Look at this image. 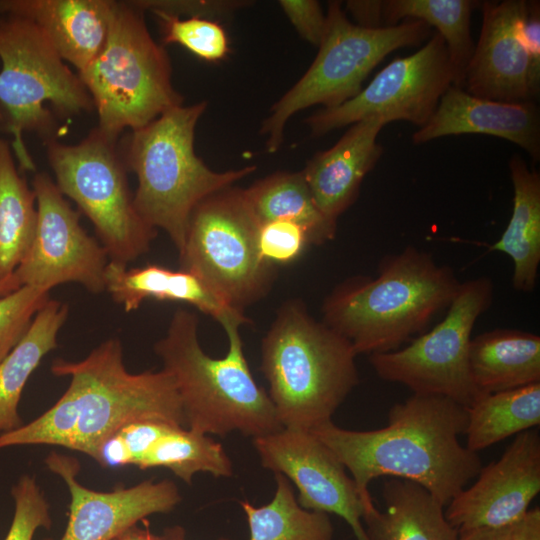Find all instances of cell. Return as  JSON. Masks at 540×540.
<instances>
[{"label":"cell","mask_w":540,"mask_h":540,"mask_svg":"<svg viewBox=\"0 0 540 540\" xmlns=\"http://www.w3.org/2000/svg\"><path fill=\"white\" fill-rule=\"evenodd\" d=\"M45 463L64 480L71 496L68 523L59 540H115L140 520L169 513L181 501L176 484L168 479H148L132 487L99 492L79 483L76 458L52 451Z\"/></svg>","instance_id":"e0dca14e"},{"label":"cell","mask_w":540,"mask_h":540,"mask_svg":"<svg viewBox=\"0 0 540 540\" xmlns=\"http://www.w3.org/2000/svg\"><path fill=\"white\" fill-rule=\"evenodd\" d=\"M164 467L191 484L194 474L209 473L230 477L232 461L223 446L209 437L184 427L173 426L155 444L138 467L141 470Z\"/></svg>","instance_id":"1f68e13d"},{"label":"cell","mask_w":540,"mask_h":540,"mask_svg":"<svg viewBox=\"0 0 540 540\" xmlns=\"http://www.w3.org/2000/svg\"><path fill=\"white\" fill-rule=\"evenodd\" d=\"M37 226L33 189L19 174L10 143L0 138V282L14 275Z\"/></svg>","instance_id":"83f0119b"},{"label":"cell","mask_w":540,"mask_h":540,"mask_svg":"<svg viewBox=\"0 0 540 540\" xmlns=\"http://www.w3.org/2000/svg\"><path fill=\"white\" fill-rule=\"evenodd\" d=\"M356 356L302 301L285 302L261 345V371L283 428L310 431L331 421L359 383Z\"/></svg>","instance_id":"5b68a950"},{"label":"cell","mask_w":540,"mask_h":540,"mask_svg":"<svg viewBox=\"0 0 540 540\" xmlns=\"http://www.w3.org/2000/svg\"><path fill=\"white\" fill-rule=\"evenodd\" d=\"M477 480L455 496L444 510L459 531L512 526L540 492V434L529 429L497 461L482 467Z\"/></svg>","instance_id":"2e32d148"},{"label":"cell","mask_w":540,"mask_h":540,"mask_svg":"<svg viewBox=\"0 0 540 540\" xmlns=\"http://www.w3.org/2000/svg\"><path fill=\"white\" fill-rule=\"evenodd\" d=\"M11 494L15 510L4 540H32L38 528L51 527L49 504L34 477L21 476L12 487Z\"/></svg>","instance_id":"e575fe53"},{"label":"cell","mask_w":540,"mask_h":540,"mask_svg":"<svg viewBox=\"0 0 540 540\" xmlns=\"http://www.w3.org/2000/svg\"><path fill=\"white\" fill-rule=\"evenodd\" d=\"M467 420V409L449 398L413 394L390 408L383 428L348 430L331 420L310 432L351 473L364 512L375 507L369 484L381 476L417 483L446 507L483 467L459 441Z\"/></svg>","instance_id":"6da1fadb"},{"label":"cell","mask_w":540,"mask_h":540,"mask_svg":"<svg viewBox=\"0 0 540 540\" xmlns=\"http://www.w3.org/2000/svg\"><path fill=\"white\" fill-rule=\"evenodd\" d=\"M259 224L288 220L299 224L311 245H323L336 236L337 223L317 207L302 171H279L244 189Z\"/></svg>","instance_id":"4316f807"},{"label":"cell","mask_w":540,"mask_h":540,"mask_svg":"<svg viewBox=\"0 0 540 540\" xmlns=\"http://www.w3.org/2000/svg\"><path fill=\"white\" fill-rule=\"evenodd\" d=\"M173 425L153 420L131 422L118 432L131 457V465L139 467L155 444ZM178 427V426H177Z\"/></svg>","instance_id":"f35d334b"},{"label":"cell","mask_w":540,"mask_h":540,"mask_svg":"<svg viewBox=\"0 0 540 540\" xmlns=\"http://www.w3.org/2000/svg\"><path fill=\"white\" fill-rule=\"evenodd\" d=\"M526 9L525 0L482 3V28L462 85L466 92L491 101L535 102L522 38Z\"/></svg>","instance_id":"ac0fdd59"},{"label":"cell","mask_w":540,"mask_h":540,"mask_svg":"<svg viewBox=\"0 0 540 540\" xmlns=\"http://www.w3.org/2000/svg\"><path fill=\"white\" fill-rule=\"evenodd\" d=\"M55 183L93 224L109 261L127 265L145 254L157 235L137 212L116 141L97 128L75 145L46 140Z\"/></svg>","instance_id":"8fae6325"},{"label":"cell","mask_w":540,"mask_h":540,"mask_svg":"<svg viewBox=\"0 0 540 540\" xmlns=\"http://www.w3.org/2000/svg\"><path fill=\"white\" fill-rule=\"evenodd\" d=\"M78 75L97 111V129L113 141L123 130L142 128L183 104L172 84L167 52L151 36L144 11L132 2L112 1L104 46Z\"/></svg>","instance_id":"52a82bcc"},{"label":"cell","mask_w":540,"mask_h":540,"mask_svg":"<svg viewBox=\"0 0 540 540\" xmlns=\"http://www.w3.org/2000/svg\"><path fill=\"white\" fill-rule=\"evenodd\" d=\"M105 291L126 312L137 310L147 299H155L191 304L221 326L231 321L248 323L244 312L227 305L200 277L184 269L172 270L157 264L127 268L109 261Z\"/></svg>","instance_id":"7402d4cb"},{"label":"cell","mask_w":540,"mask_h":540,"mask_svg":"<svg viewBox=\"0 0 540 540\" xmlns=\"http://www.w3.org/2000/svg\"><path fill=\"white\" fill-rule=\"evenodd\" d=\"M493 296L494 285L488 276L461 282L445 317L430 331L404 348L369 356L377 376L404 385L413 394L442 396L470 407L485 395L470 372L472 331L490 308Z\"/></svg>","instance_id":"7c38bea8"},{"label":"cell","mask_w":540,"mask_h":540,"mask_svg":"<svg viewBox=\"0 0 540 540\" xmlns=\"http://www.w3.org/2000/svg\"><path fill=\"white\" fill-rule=\"evenodd\" d=\"M253 446L264 468L294 483L302 508L335 514L356 540H369L362 520L365 506L353 478L312 432L282 428L253 438Z\"/></svg>","instance_id":"9a60e30c"},{"label":"cell","mask_w":540,"mask_h":540,"mask_svg":"<svg viewBox=\"0 0 540 540\" xmlns=\"http://www.w3.org/2000/svg\"><path fill=\"white\" fill-rule=\"evenodd\" d=\"M111 4V0H0V13L34 22L79 74L104 46Z\"/></svg>","instance_id":"44dd1931"},{"label":"cell","mask_w":540,"mask_h":540,"mask_svg":"<svg viewBox=\"0 0 540 540\" xmlns=\"http://www.w3.org/2000/svg\"><path fill=\"white\" fill-rule=\"evenodd\" d=\"M224 328L228 350L224 357L207 355L198 339V319L184 309L172 316L166 335L154 345L163 370L174 380L186 428L225 436L238 431L252 438L283 428L268 393L252 376L239 328Z\"/></svg>","instance_id":"277c9868"},{"label":"cell","mask_w":540,"mask_h":540,"mask_svg":"<svg viewBox=\"0 0 540 540\" xmlns=\"http://www.w3.org/2000/svg\"><path fill=\"white\" fill-rule=\"evenodd\" d=\"M280 7L299 36L319 47L326 27V15L315 0H280Z\"/></svg>","instance_id":"74e56055"},{"label":"cell","mask_w":540,"mask_h":540,"mask_svg":"<svg viewBox=\"0 0 540 540\" xmlns=\"http://www.w3.org/2000/svg\"><path fill=\"white\" fill-rule=\"evenodd\" d=\"M49 290L21 286L0 297V362L27 332L34 316L48 301Z\"/></svg>","instance_id":"836d02e7"},{"label":"cell","mask_w":540,"mask_h":540,"mask_svg":"<svg viewBox=\"0 0 540 540\" xmlns=\"http://www.w3.org/2000/svg\"><path fill=\"white\" fill-rule=\"evenodd\" d=\"M513 209L508 225L490 250L502 252L513 262L512 287L534 291L540 264V174L530 170L515 154L509 162Z\"/></svg>","instance_id":"d4e9b609"},{"label":"cell","mask_w":540,"mask_h":540,"mask_svg":"<svg viewBox=\"0 0 540 540\" xmlns=\"http://www.w3.org/2000/svg\"><path fill=\"white\" fill-rule=\"evenodd\" d=\"M469 367L483 394L540 383V336L506 328L483 332L471 340Z\"/></svg>","instance_id":"cb8c5ba5"},{"label":"cell","mask_w":540,"mask_h":540,"mask_svg":"<svg viewBox=\"0 0 540 540\" xmlns=\"http://www.w3.org/2000/svg\"><path fill=\"white\" fill-rule=\"evenodd\" d=\"M51 372L69 376L68 388L42 415L0 434V449L52 445L94 459L99 445L131 422L153 420L186 428L171 375L163 369L130 373L118 338L104 341L83 360H55Z\"/></svg>","instance_id":"7a4b0ae2"},{"label":"cell","mask_w":540,"mask_h":540,"mask_svg":"<svg viewBox=\"0 0 540 540\" xmlns=\"http://www.w3.org/2000/svg\"><path fill=\"white\" fill-rule=\"evenodd\" d=\"M451 85L448 51L435 32L415 53L390 62L354 98L316 111L305 123L314 137L371 116L382 117L387 123L404 120L421 128Z\"/></svg>","instance_id":"4fadbf2b"},{"label":"cell","mask_w":540,"mask_h":540,"mask_svg":"<svg viewBox=\"0 0 540 540\" xmlns=\"http://www.w3.org/2000/svg\"><path fill=\"white\" fill-rule=\"evenodd\" d=\"M207 102L173 107L146 126L132 130L124 165L137 177L134 206L142 219L164 230L182 252L190 216L207 196L233 186L255 170H211L195 153V128Z\"/></svg>","instance_id":"8992f818"},{"label":"cell","mask_w":540,"mask_h":540,"mask_svg":"<svg viewBox=\"0 0 540 540\" xmlns=\"http://www.w3.org/2000/svg\"><path fill=\"white\" fill-rule=\"evenodd\" d=\"M163 537L165 540H185V533L182 527H173L166 529Z\"/></svg>","instance_id":"7dc6e473"},{"label":"cell","mask_w":540,"mask_h":540,"mask_svg":"<svg viewBox=\"0 0 540 540\" xmlns=\"http://www.w3.org/2000/svg\"><path fill=\"white\" fill-rule=\"evenodd\" d=\"M142 11L164 12L176 16L201 17L217 21L234 13L250 2L240 0H157L133 1Z\"/></svg>","instance_id":"8d00e7d4"},{"label":"cell","mask_w":540,"mask_h":540,"mask_svg":"<svg viewBox=\"0 0 540 540\" xmlns=\"http://www.w3.org/2000/svg\"><path fill=\"white\" fill-rule=\"evenodd\" d=\"M522 38L530 61V88L534 100L540 93V4L527 1Z\"/></svg>","instance_id":"ab89813d"},{"label":"cell","mask_w":540,"mask_h":540,"mask_svg":"<svg viewBox=\"0 0 540 540\" xmlns=\"http://www.w3.org/2000/svg\"><path fill=\"white\" fill-rule=\"evenodd\" d=\"M68 312L66 303L49 298L22 339L0 362V434L24 424L18 412L23 389L43 357L57 347V335Z\"/></svg>","instance_id":"484cf974"},{"label":"cell","mask_w":540,"mask_h":540,"mask_svg":"<svg viewBox=\"0 0 540 540\" xmlns=\"http://www.w3.org/2000/svg\"><path fill=\"white\" fill-rule=\"evenodd\" d=\"M512 526L459 531L458 540H511Z\"/></svg>","instance_id":"ee69618b"},{"label":"cell","mask_w":540,"mask_h":540,"mask_svg":"<svg viewBox=\"0 0 540 540\" xmlns=\"http://www.w3.org/2000/svg\"><path fill=\"white\" fill-rule=\"evenodd\" d=\"M387 124L378 116L351 124L334 146L316 153L302 170L317 207L331 221L337 223L357 199L364 177L383 153L377 136Z\"/></svg>","instance_id":"ffe728a7"},{"label":"cell","mask_w":540,"mask_h":540,"mask_svg":"<svg viewBox=\"0 0 540 540\" xmlns=\"http://www.w3.org/2000/svg\"><path fill=\"white\" fill-rule=\"evenodd\" d=\"M159 21L163 44H178L207 62H219L230 53L229 39L215 20L153 12Z\"/></svg>","instance_id":"d6a6232c"},{"label":"cell","mask_w":540,"mask_h":540,"mask_svg":"<svg viewBox=\"0 0 540 540\" xmlns=\"http://www.w3.org/2000/svg\"><path fill=\"white\" fill-rule=\"evenodd\" d=\"M346 10L356 20L358 26L376 29L383 27L384 1L380 0H349Z\"/></svg>","instance_id":"b9f144b4"},{"label":"cell","mask_w":540,"mask_h":540,"mask_svg":"<svg viewBox=\"0 0 540 540\" xmlns=\"http://www.w3.org/2000/svg\"><path fill=\"white\" fill-rule=\"evenodd\" d=\"M32 189L37 226L31 246L14 272L20 285L50 291L75 282L93 294L104 292L109 259L103 246L82 228L79 213L48 174L36 173Z\"/></svg>","instance_id":"5bb4252c"},{"label":"cell","mask_w":540,"mask_h":540,"mask_svg":"<svg viewBox=\"0 0 540 540\" xmlns=\"http://www.w3.org/2000/svg\"><path fill=\"white\" fill-rule=\"evenodd\" d=\"M3 122H4V112H3V110H2V108L0 106V128H1V126L3 124Z\"/></svg>","instance_id":"c3c4849f"},{"label":"cell","mask_w":540,"mask_h":540,"mask_svg":"<svg viewBox=\"0 0 540 540\" xmlns=\"http://www.w3.org/2000/svg\"><path fill=\"white\" fill-rule=\"evenodd\" d=\"M460 134H486L524 149L540 159V111L534 101L498 102L475 97L451 85L429 121L412 136L414 144Z\"/></svg>","instance_id":"d6986e66"},{"label":"cell","mask_w":540,"mask_h":540,"mask_svg":"<svg viewBox=\"0 0 540 540\" xmlns=\"http://www.w3.org/2000/svg\"><path fill=\"white\" fill-rule=\"evenodd\" d=\"M311 245L306 231L288 220L261 223L258 229V248L268 263L288 264L297 260Z\"/></svg>","instance_id":"d590c367"},{"label":"cell","mask_w":540,"mask_h":540,"mask_svg":"<svg viewBox=\"0 0 540 540\" xmlns=\"http://www.w3.org/2000/svg\"><path fill=\"white\" fill-rule=\"evenodd\" d=\"M94 460L105 468L131 465L130 454L119 432L109 436L99 445Z\"/></svg>","instance_id":"60d3db41"},{"label":"cell","mask_w":540,"mask_h":540,"mask_svg":"<svg viewBox=\"0 0 540 540\" xmlns=\"http://www.w3.org/2000/svg\"><path fill=\"white\" fill-rule=\"evenodd\" d=\"M460 284L452 267L407 245L380 260L377 277L354 276L335 286L323 301L322 322L357 355L395 351L423 334Z\"/></svg>","instance_id":"3957f363"},{"label":"cell","mask_w":540,"mask_h":540,"mask_svg":"<svg viewBox=\"0 0 540 540\" xmlns=\"http://www.w3.org/2000/svg\"><path fill=\"white\" fill-rule=\"evenodd\" d=\"M115 540H165L163 536H157L151 533L146 522V528L141 529L133 525L121 533Z\"/></svg>","instance_id":"f6af8a7d"},{"label":"cell","mask_w":540,"mask_h":540,"mask_svg":"<svg viewBox=\"0 0 540 540\" xmlns=\"http://www.w3.org/2000/svg\"><path fill=\"white\" fill-rule=\"evenodd\" d=\"M423 21L406 19L376 29L352 23L338 1H330L319 51L304 75L271 107L261 126L266 150H279L284 129L297 112L313 105L335 108L354 98L370 72L392 51L423 43L430 35Z\"/></svg>","instance_id":"9c48e42d"},{"label":"cell","mask_w":540,"mask_h":540,"mask_svg":"<svg viewBox=\"0 0 540 540\" xmlns=\"http://www.w3.org/2000/svg\"><path fill=\"white\" fill-rule=\"evenodd\" d=\"M21 287L15 274L9 279L0 282V296L10 294Z\"/></svg>","instance_id":"bcb514c9"},{"label":"cell","mask_w":540,"mask_h":540,"mask_svg":"<svg viewBox=\"0 0 540 540\" xmlns=\"http://www.w3.org/2000/svg\"><path fill=\"white\" fill-rule=\"evenodd\" d=\"M0 61V106L12 136L10 146L20 168L33 172L35 163L23 134L51 139L56 123L47 104L68 117L91 111L93 101L78 73L29 19L0 18Z\"/></svg>","instance_id":"ba28073f"},{"label":"cell","mask_w":540,"mask_h":540,"mask_svg":"<svg viewBox=\"0 0 540 540\" xmlns=\"http://www.w3.org/2000/svg\"><path fill=\"white\" fill-rule=\"evenodd\" d=\"M466 409L465 446L479 453L540 425V383L485 394Z\"/></svg>","instance_id":"f1b7e54d"},{"label":"cell","mask_w":540,"mask_h":540,"mask_svg":"<svg viewBox=\"0 0 540 540\" xmlns=\"http://www.w3.org/2000/svg\"><path fill=\"white\" fill-rule=\"evenodd\" d=\"M385 509L376 506L363 515L369 540H458L442 506L425 488L390 477L382 487Z\"/></svg>","instance_id":"603a6c76"},{"label":"cell","mask_w":540,"mask_h":540,"mask_svg":"<svg viewBox=\"0 0 540 540\" xmlns=\"http://www.w3.org/2000/svg\"><path fill=\"white\" fill-rule=\"evenodd\" d=\"M259 225L244 189L229 186L207 196L190 216L180 269L243 312L268 293L274 277V265L258 248Z\"/></svg>","instance_id":"30bf717a"},{"label":"cell","mask_w":540,"mask_h":540,"mask_svg":"<svg viewBox=\"0 0 540 540\" xmlns=\"http://www.w3.org/2000/svg\"><path fill=\"white\" fill-rule=\"evenodd\" d=\"M511 540H540V509H529L511 528Z\"/></svg>","instance_id":"7bdbcfd3"},{"label":"cell","mask_w":540,"mask_h":540,"mask_svg":"<svg viewBox=\"0 0 540 540\" xmlns=\"http://www.w3.org/2000/svg\"><path fill=\"white\" fill-rule=\"evenodd\" d=\"M472 0H387L384 1L383 22L394 26L399 20L415 19L435 27L443 38L453 70V85H463L465 72L474 46L470 22Z\"/></svg>","instance_id":"f546056e"},{"label":"cell","mask_w":540,"mask_h":540,"mask_svg":"<svg viewBox=\"0 0 540 540\" xmlns=\"http://www.w3.org/2000/svg\"><path fill=\"white\" fill-rule=\"evenodd\" d=\"M275 481L274 496L266 505L240 502L249 526V540H333L328 514L302 508L290 481L282 474L275 473Z\"/></svg>","instance_id":"4dcf8cb0"}]
</instances>
